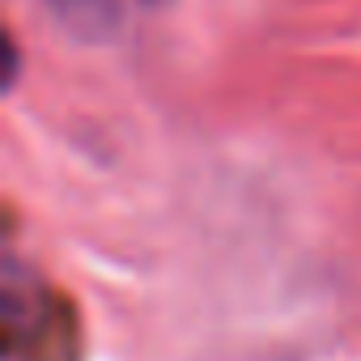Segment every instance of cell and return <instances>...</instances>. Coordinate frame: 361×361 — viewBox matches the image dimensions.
Wrapping results in <instances>:
<instances>
[{
    "instance_id": "obj_1",
    "label": "cell",
    "mask_w": 361,
    "mask_h": 361,
    "mask_svg": "<svg viewBox=\"0 0 361 361\" xmlns=\"http://www.w3.org/2000/svg\"><path fill=\"white\" fill-rule=\"evenodd\" d=\"M5 353L9 361H73L77 353L73 306L22 264L5 276Z\"/></svg>"
},
{
    "instance_id": "obj_2",
    "label": "cell",
    "mask_w": 361,
    "mask_h": 361,
    "mask_svg": "<svg viewBox=\"0 0 361 361\" xmlns=\"http://www.w3.org/2000/svg\"><path fill=\"white\" fill-rule=\"evenodd\" d=\"M51 9L60 13L64 26L90 39H102L111 26H119V13H123L119 0H51Z\"/></svg>"
}]
</instances>
